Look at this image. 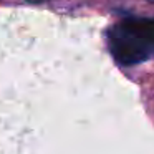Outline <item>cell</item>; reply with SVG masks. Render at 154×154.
Here are the masks:
<instances>
[{"mask_svg": "<svg viewBox=\"0 0 154 154\" xmlns=\"http://www.w3.org/2000/svg\"><path fill=\"white\" fill-rule=\"evenodd\" d=\"M106 38L108 50L121 66H134L154 58V18H124L108 30Z\"/></svg>", "mask_w": 154, "mask_h": 154, "instance_id": "cell-1", "label": "cell"}, {"mask_svg": "<svg viewBox=\"0 0 154 154\" xmlns=\"http://www.w3.org/2000/svg\"><path fill=\"white\" fill-rule=\"evenodd\" d=\"M32 2H42V0H32Z\"/></svg>", "mask_w": 154, "mask_h": 154, "instance_id": "cell-2", "label": "cell"}]
</instances>
